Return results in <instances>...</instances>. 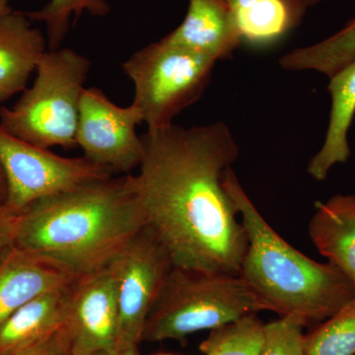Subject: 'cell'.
I'll list each match as a JSON object with an SVG mask.
<instances>
[{"label": "cell", "instance_id": "8", "mask_svg": "<svg viewBox=\"0 0 355 355\" xmlns=\"http://www.w3.org/2000/svg\"><path fill=\"white\" fill-rule=\"evenodd\" d=\"M116 284L118 349H137L151 308L168 273L171 257L157 235L146 226L111 263Z\"/></svg>", "mask_w": 355, "mask_h": 355}, {"label": "cell", "instance_id": "12", "mask_svg": "<svg viewBox=\"0 0 355 355\" xmlns=\"http://www.w3.org/2000/svg\"><path fill=\"white\" fill-rule=\"evenodd\" d=\"M163 40L216 62L242 44L228 0H189L183 22Z\"/></svg>", "mask_w": 355, "mask_h": 355}, {"label": "cell", "instance_id": "1", "mask_svg": "<svg viewBox=\"0 0 355 355\" xmlns=\"http://www.w3.org/2000/svg\"><path fill=\"white\" fill-rule=\"evenodd\" d=\"M135 175L146 225L186 270L239 275L248 240L223 186L239 147L223 121L148 130Z\"/></svg>", "mask_w": 355, "mask_h": 355}, {"label": "cell", "instance_id": "13", "mask_svg": "<svg viewBox=\"0 0 355 355\" xmlns=\"http://www.w3.org/2000/svg\"><path fill=\"white\" fill-rule=\"evenodd\" d=\"M31 22L12 9L0 16V104L26 90L46 51V39Z\"/></svg>", "mask_w": 355, "mask_h": 355}, {"label": "cell", "instance_id": "22", "mask_svg": "<svg viewBox=\"0 0 355 355\" xmlns=\"http://www.w3.org/2000/svg\"><path fill=\"white\" fill-rule=\"evenodd\" d=\"M72 343L67 324L33 347L10 355H71Z\"/></svg>", "mask_w": 355, "mask_h": 355}, {"label": "cell", "instance_id": "19", "mask_svg": "<svg viewBox=\"0 0 355 355\" xmlns=\"http://www.w3.org/2000/svg\"><path fill=\"white\" fill-rule=\"evenodd\" d=\"M109 12L107 0H50L40 10L32 11L27 15L31 21L44 23L49 50L55 51L64 41L71 20L76 23L84 13L105 16Z\"/></svg>", "mask_w": 355, "mask_h": 355}, {"label": "cell", "instance_id": "9", "mask_svg": "<svg viewBox=\"0 0 355 355\" xmlns=\"http://www.w3.org/2000/svg\"><path fill=\"white\" fill-rule=\"evenodd\" d=\"M144 114L135 105L114 104L102 90L84 89L79 108L77 146L84 157L112 173L130 174L139 167L144 144L137 132Z\"/></svg>", "mask_w": 355, "mask_h": 355}, {"label": "cell", "instance_id": "18", "mask_svg": "<svg viewBox=\"0 0 355 355\" xmlns=\"http://www.w3.org/2000/svg\"><path fill=\"white\" fill-rule=\"evenodd\" d=\"M266 342V324L254 314L212 329L200 349L205 355H259Z\"/></svg>", "mask_w": 355, "mask_h": 355}, {"label": "cell", "instance_id": "21", "mask_svg": "<svg viewBox=\"0 0 355 355\" xmlns=\"http://www.w3.org/2000/svg\"><path fill=\"white\" fill-rule=\"evenodd\" d=\"M303 320L284 316L266 324V342L259 355H305Z\"/></svg>", "mask_w": 355, "mask_h": 355}, {"label": "cell", "instance_id": "25", "mask_svg": "<svg viewBox=\"0 0 355 355\" xmlns=\"http://www.w3.org/2000/svg\"><path fill=\"white\" fill-rule=\"evenodd\" d=\"M6 177H4L3 170H2L1 165H0V205H4V203H6Z\"/></svg>", "mask_w": 355, "mask_h": 355}, {"label": "cell", "instance_id": "11", "mask_svg": "<svg viewBox=\"0 0 355 355\" xmlns=\"http://www.w3.org/2000/svg\"><path fill=\"white\" fill-rule=\"evenodd\" d=\"M76 277L57 261L11 247L0 261V328L33 298Z\"/></svg>", "mask_w": 355, "mask_h": 355}, {"label": "cell", "instance_id": "4", "mask_svg": "<svg viewBox=\"0 0 355 355\" xmlns=\"http://www.w3.org/2000/svg\"><path fill=\"white\" fill-rule=\"evenodd\" d=\"M263 310L239 275L173 266L147 318L142 342L184 340Z\"/></svg>", "mask_w": 355, "mask_h": 355}, {"label": "cell", "instance_id": "2", "mask_svg": "<svg viewBox=\"0 0 355 355\" xmlns=\"http://www.w3.org/2000/svg\"><path fill=\"white\" fill-rule=\"evenodd\" d=\"M146 226L135 175L125 174L33 203L20 214L14 246L79 277L108 266Z\"/></svg>", "mask_w": 355, "mask_h": 355}, {"label": "cell", "instance_id": "28", "mask_svg": "<svg viewBox=\"0 0 355 355\" xmlns=\"http://www.w3.org/2000/svg\"><path fill=\"white\" fill-rule=\"evenodd\" d=\"M159 355H171V354H159Z\"/></svg>", "mask_w": 355, "mask_h": 355}, {"label": "cell", "instance_id": "6", "mask_svg": "<svg viewBox=\"0 0 355 355\" xmlns=\"http://www.w3.org/2000/svg\"><path fill=\"white\" fill-rule=\"evenodd\" d=\"M216 60L161 39L133 53L123 69L135 86L132 104L148 130L173 120L200 100L211 80Z\"/></svg>", "mask_w": 355, "mask_h": 355}, {"label": "cell", "instance_id": "26", "mask_svg": "<svg viewBox=\"0 0 355 355\" xmlns=\"http://www.w3.org/2000/svg\"><path fill=\"white\" fill-rule=\"evenodd\" d=\"M296 2L304 9L305 11H307L308 8H311V7H314L318 6V4L321 3L324 0H295Z\"/></svg>", "mask_w": 355, "mask_h": 355}, {"label": "cell", "instance_id": "3", "mask_svg": "<svg viewBox=\"0 0 355 355\" xmlns=\"http://www.w3.org/2000/svg\"><path fill=\"white\" fill-rule=\"evenodd\" d=\"M223 186L246 232L239 275L263 305L280 316L326 321L355 297V286L333 263H317L277 234L243 190L232 168Z\"/></svg>", "mask_w": 355, "mask_h": 355}, {"label": "cell", "instance_id": "14", "mask_svg": "<svg viewBox=\"0 0 355 355\" xmlns=\"http://www.w3.org/2000/svg\"><path fill=\"white\" fill-rule=\"evenodd\" d=\"M74 280L33 298L2 324L0 355L13 354L42 343L67 324Z\"/></svg>", "mask_w": 355, "mask_h": 355}, {"label": "cell", "instance_id": "10", "mask_svg": "<svg viewBox=\"0 0 355 355\" xmlns=\"http://www.w3.org/2000/svg\"><path fill=\"white\" fill-rule=\"evenodd\" d=\"M118 321L116 277L111 265L77 277L67 322L71 355L114 347Z\"/></svg>", "mask_w": 355, "mask_h": 355}, {"label": "cell", "instance_id": "15", "mask_svg": "<svg viewBox=\"0 0 355 355\" xmlns=\"http://www.w3.org/2000/svg\"><path fill=\"white\" fill-rule=\"evenodd\" d=\"M313 244L355 286V196L317 202L308 226Z\"/></svg>", "mask_w": 355, "mask_h": 355}, {"label": "cell", "instance_id": "5", "mask_svg": "<svg viewBox=\"0 0 355 355\" xmlns=\"http://www.w3.org/2000/svg\"><path fill=\"white\" fill-rule=\"evenodd\" d=\"M90 67L87 58L70 49L46 51L32 87L12 108L0 109V128L42 148L77 147L79 108Z\"/></svg>", "mask_w": 355, "mask_h": 355}, {"label": "cell", "instance_id": "7", "mask_svg": "<svg viewBox=\"0 0 355 355\" xmlns=\"http://www.w3.org/2000/svg\"><path fill=\"white\" fill-rule=\"evenodd\" d=\"M0 165L7 186L4 205L17 214L44 198L113 176L107 168L84 156L62 157L17 139L1 128Z\"/></svg>", "mask_w": 355, "mask_h": 355}, {"label": "cell", "instance_id": "20", "mask_svg": "<svg viewBox=\"0 0 355 355\" xmlns=\"http://www.w3.org/2000/svg\"><path fill=\"white\" fill-rule=\"evenodd\" d=\"M305 355H355V297L304 338Z\"/></svg>", "mask_w": 355, "mask_h": 355}, {"label": "cell", "instance_id": "16", "mask_svg": "<svg viewBox=\"0 0 355 355\" xmlns=\"http://www.w3.org/2000/svg\"><path fill=\"white\" fill-rule=\"evenodd\" d=\"M330 123L321 150L308 164V174L324 181L333 166L349 160L347 135L355 114V60L330 78Z\"/></svg>", "mask_w": 355, "mask_h": 355}, {"label": "cell", "instance_id": "24", "mask_svg": "<svg viewBox=\"0 0 355 355\" xmlns=\"http://www.w3.org/2000/svg\"><path fill=\"white\" fill-rule=\"evenodd\" d=\"M83 355H137V349H118L116 347H112V349L94 350Z\"/></svg>", "mask_w": 355, "mask_h": 355}, {"label": "cell", "instance_id": "23", "mask_svg": "<svg viewBox=\"0 0 355 355\" xmlns=\"http://www.w3.org/2000/svg\"><path fill=\"white\" fill-rule=\"evenodd\" d=\"M20 214L6 205H0V261L3 254L15 244Z\"/></svg>", "mask_w": 355, "mask_h": 355}, {"label": "cell", "instance_id": "17", "mask_svg": "<svg viewBox=\"0 0 355 355\" xmlns=\"http://www.w3.org/2000/svg\"><path fill=\"white\" fill-rule=\"evenodd\" d=\"M354 60L355 18L330 38L284 55L279 64L291 71L316 70L331 78Z\"/></svg>", "mask_w": 355, "mask_h": 355}, {"label": "cell", "instance_id": "27", "mask_svg": "<svg viewBox=\"0 0 355 355\" xmlns=\"http://www.w3.org/2000/svg\"><path fill=\"white\" fill-rule=\"evenodd\" d=\"M11 8L9 6V0H0V16L3 15L10 11Z\"/></svg>", "mask_w": 355, "mask_h": 355}]
</instances>
